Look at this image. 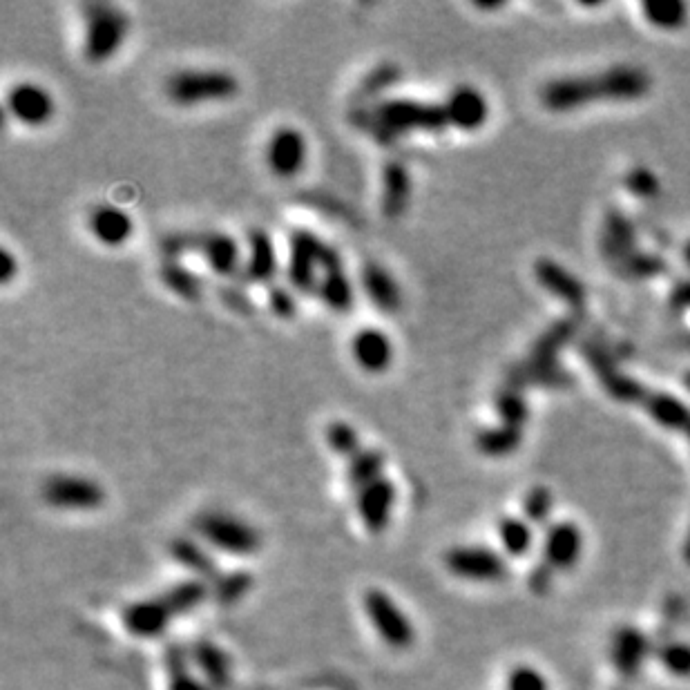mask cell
<instances>
[{
  "mask_svg": "<svg viewBox=\"0 0 690 690\" xmlns=\"http://www.w3.org/2000/svg\"><path fill=\"white\" fill-rule=\"evenodd\" d=\"M650 83L646 70L619 65L603 74L550 81L541 90V101L552 112L579 110L594 101H637L650 92Z\"/></svg>",
  "mask_w": 690,
  "mask_h": 690,
  "instance_id": "obj_1",
  "label": "cell"
},
{
  "mask_svg": "<svg viewBox=\"0 0 690 690\" xmlns=\"http://www.w3.org/2000/svg\"><path fill=\"white\" fill-rule=\"evenodd\" d=\"M353 121L367 130L382 146H391L411 132H443L452 128L443 103H425L416 99H385L369 110H358Z\"/></svg>",
  "mask_w": 690,
  "mask_h": 690,
  "instance_id": "obj_2",
  "label": "cell"
},
{
  "mask_svg": "<svg viewBox=\"0 0 690 690\" xmlns=\"http://www.w3.org/2000/svg\"><path fill=\"white\" fill-rule=\"evenodd\" d=\"M338 266H342V257L331 244L313 235L311 230H293L286 275L297 293L318 295L322 275Z\"/></svg>",
  "mask_w": 690,
  "mask_h": 690,
  "instance_id": "obj_3",
  "label": "cell"
},
{
  "mask_svg": "<svg viewBox=\"0 0 690 690\" xmlns=\"http://www.w3.org/2000/svg\"><path fill=\"white\" fill-rule=\"evenodd\" d=\"M83 56L92 65L110 61L126 43L130 32V16L121 7L110 3L83 5Z\"/></svg>",
  "mask_w": 690,
  "mask_h": 690,
  "instance_id": "obj_4",
  "label": "cell"
},
{
  "mask_svg": "<svg viewBox=\"0 0 690 690\" xmlns=\"http://www.w3.org/2000/svg\"><path fill=\"white\" fill-rule=\"evenodd\" d=\"M161 253L166 260H179L181 255L197 253L204 257L208 268L222 277L242 273V253L237 242L224 233H175L161 239Z\"/></svg>",
  "mask_w": 690,
  "mask_h": 690,
  "instance_id": "obj_5",
  "label": "cell"
},
{
  "mask_svg": "<svg viewBox=\"0 0 690 690\" xmlns=\"http://www.w3.org/2000/svg\"><path fill=\"white\" fill-rule=\"evenodd\" d=\"M239 81L226 70H181L166 81V97L179 108L235 99Z\"/></svg>",
  "mask_w": 690,
  "mask_h": 690,
  "instance_id": "obj_6",
  "label": "cell"
},
{
  "mask_svg": "<svg viewBox=\"0 0 690 690\" xmlns=\"http://www.w3.org/2000/svg\"><path fill=\"white\" fill-rule=\"evenodd\" d=\"M195 530L201 539L217 550L235 557H251L262 545V536L251 523L224 512H204L195 519Z\"/></svg>",
  "mask_w": 690,
  "mask_h": 690,
  "instance_id": "obj_7",
  "label": "cell"
},
{
  "mask_svg": "<svg viewBox=\"0 0 690 690\" xmlns=\"http://www.w3.org/2000/svg\"><path fill=\"white\" fill-rule=\"evenodd\" d=\"M43 501L65 512H92L105 503L103 487L88 476L54 474L41 487Z\"/></svg>",
  "mask_w": 690,
  "mask_h": 690,
  "instance_id": "obj_8",
  "label": "cell"
},
{
  "mask_svg": "<svg viewBox=\"0 0 690 690\" xmlns=\"http://www.w3.org/2000/svg\"><path fill=\"white\" fill-rule=\"evenodd\" d=\"M364 610H367V617L373 628H376L380 639L385 641L389 648L407 650L414 646V624H411L405 612L400 610L398 603L391 599L385 590H367V594H364Z\"/></svg>",
  "mask_w": 690,
  "mask_h": 690,
  "instance_id": "obj_9",
  "label": "cell"
},
{
  "mask_svg": "<svg viewBox=\"0 0 690 690\" xmlns=\"http://www.w3.org/2000/svg\"><path fill=\"white\" fill-rule=\"evenodd\" d=\"M447 570L458 579L494 583L507 577L505 559L485 545H458L445 552L443 557Z\"/></svg>",
  "mask_w": 690,
  "mask_h": 690,
  "instance_id": "obj_10",
  "label": "cell"
},
{
  "mask_svg": "<svg viewBox=\"0 0 690 690\" xmlns=\"http://www.w3.org/2000/svg\"><path fill=\"white\" fill-rule=\"evenodd\" d=\"M7 110L18 123H23V126L41 128L45 123L52 121L56 103L52 94L47 92L43 85H38L34 81H23L9 90Z\"/></svg>",
  "mask_w": 690,
  "mask_h": 690,
  "instance_id": "obj_11",
  "label": "cell"
},
{
  "mask_svg": "<svg viewBox=\"0 0 690 690\" xmlns=\"http://www.w3.org/2000/svg\"><path fill=\"white\" fill-rule=\"evenodd\" d=\"M306 157H309V146L300 130L280 128L273 132L266 146V166L280 179H291L300 175Z\"/></svg>",
  "mask_w": 690,
  "mask_h": 690,
  "instance_id": "obj_12",
  "label": "cell"
},
{
  "mask_svg": "<svg viewBox=\"0 0 690 690\" xmlns=\"http://www.w3.org/2000/svg\"><path fill=\"white\" fill-rule=\"evenodd\" d=\"M396 494V485L387 476L356 492V510L371 534H380L389 525L391 510L396 505Z\"/></svg>",
  "mask_w": 690,
  "mask_h": 690,
  "instance_id": "obj_13",
  "label": "cell"
},
{
  "mask_svg": "<svg viewBox=\"0 0 690 690\" xmlns=\"http://www.w3.org/2000/svg\"><path fill=\"white\" fill-rule=\"evenodd\" d=\"M445 108L452 128L463 132L481 130L487 119H490V103H487L485 94L478 92L474 85H458L445 99Z\"/></svg>",
  "mask_w": 690,
  "mask_h": 690,
  "instance_id": "obj_14",
  "label": "cell"
},
{
  "mask_svg": "<svg viewBox=\"0 0 690 690\" xmlns=\"http://www.w3.org/2000/svg\"><path fill=\"white\" fill-rule=\"evenodd\" d=\"M351 356L362 371L382 373L394 362V344L382 329L364 327L353 335Z\"/></svg>",
  "mask_w": 690,
  "mask_h": 690,
  "instance_id": "obj_15",
  "label": "cell"
},
{
  "mask_svg": "<svg viewBox=\"0 0 690 690\" xmlns=\"http://www.w3.org/2000/svg\"><path fill=\"white\" fill-rule=\"evenodd\" d=\"M172 619H175V615H172L164 597L134 601L123 610V626L134 637H159L161 632H166Z\"/></svg>",
  "mask_w": 690,
  "mask_h": 690,
  "instance_id": "obj_16",
  "label": "cell"
},
{
  "mask_svg": "<svg viewBox=\"0 0 690 690\" xmlns=\"http://www.w3.org/2000/svg\"><path fill=\"white\" fill-rule=\"evenodd\" d=\"M277 275V253L271 235L262 228L248 233V257L239 280L246 284H271Z\"/></svg>",
  "mask_w": 690,
  "mask_h": 690,
  "instance_id": "obj_17",
  "label": "cell"
},
{
  "mask_svg": "<svg viewBox=\"0 0 690 690\" xmlns=\"http://www.w3.org/2000/svg\"><path fill=\"white\" fill-rule=\"evenodd\" d=\"M88 228L92 237L108 248H119L130 242V237L134 233L130 215L126 210L112 204L94 206L88 215Z\"/></svg>",
  "mask_w": 690,
  "mask_h": 690,
  "instance_id": "obj_18",
  "label": "cell"
},
{
  "mask_svg": "<svg viewBox=\"0 0 690 690\" xmlns=\"http://www.w3.org/2000/svg\"><path fill=\"white\" fill-rule=\"evenodd\" d=\"M583 550V534L574 523H557L548 530L543 543L545 565L552 570H568L577 565Z\"/></svg>",
  "mask_w": 690,
  "mask_h": 690,
  "instance_id": "obj_19",
  "label": "cell"
},
{
  "mask_svg": "<svg viewBox=\"0 0 690 690\" xmlns=\"http://www.w3.org/2000/svg\"><path fill=\"white\" fill-rule=\"evenodd\" d=\"M362 289L367 293L371 304L376 306L380 313L394 315L402 306V291L398 282L394 280L387 268H382L376 262H367L362 266Z\"/></svg>",
  "mask_w": 690,
  "mask_h": 690,
  "instance_id": "obj_20",
  "label": "cell"
},
{
  "mask_svg": "<svg viewBox=\"0 0 690 690\" xmlns=\"http://www.w3.org/2000/svg\"><path fill=\"white\" fill-rule=\"evenodd\" d=\"M411 197V177L400 161L391 159L382 168V199L380 208L387 219H400L405 215Z\"/></svg>",
  "mask_w": 690,
  "mask_h": 690,
  "instance_id": "obj_21",
  "label": "cell"
},
{
  "mask_svg": "<svg viewBox=\"0 0 690 690\" xmlns=\"http://www.w3.org/2000/svg\"><path fill=\"white\" fill-rule=\"evenodd\" d=\"M534 277L541 282V286L548 293L561 297L572 306H581L586 302V286L581 284L579 277L565 271L561 264L554 260H539L534 264Z\"/></svg>",
  "mask_w": 690,
  "mask_h": 690,
  "instance_id": "obj_22",
  "label": "cell"
},
{
  "mask_svg": "<svg viewBox=\"0 0 690 690\" xmlns=\"http://www.w3.org/2000/svg\"><path fill=\"white\" fill-rule=\"evenodd\" d=\"M650 653L648 637L635 628H621L612 637L610 655L621 675H637Z\"/></svg>",
  "mask_w": 690,
  "mask_h": 690,
  "instance_id": "obj_23",
  "label": "cell"
},
{
  "mask_svg": "<svg viewBox=\"0 0 690 690\" xmlns=\"http://www.w3.org/2000/svg\"><path fill=\"white\" fill-rule=\"evenodd\" d=\"M650 416H653L659 425H664L673 431H682L690 438V409L682 400H677L668 394H655V391H646L644 400L639 402Z\"/></svg>",
  "mask_w": 690,
  "mask_h": 690,
  "instance_id": "obj_24",
  "label": "cell"
},
{
  "mask_svg": "<svg viewBox=\"0 0 690 690\" xmlns=\"http://www.w3.org/2000/svg\"><path fill=\"white\" fill-rule=\"evenodd\" d=\"M193 659L201 673L208 679V686L215 690H226L230 686V659L213 641H195Z\"/></svg>",
  "mask_w": 690,
  "mask_h": 690,
  "instance_id": "obj_25",
  "label": "cell"
},
{
  "mask_svg": "<svg viewBox=\"0 0 690 690\" xmlns=\"http://www.w3.org/2000/svg\"><path fill=\"white\" fill-rule=\"evenodd\" d=\"M170 554L179 565H184L186 570L195 572L201 581L215 583L219 577H222L217 561L210 557V554H206V550L195 541L175 539L170 543Z\"/></svg>",
  "mask_w": 690,
  "mask_h": 690,
  "instance_id": "obj_26",
  "label": "cell"
},
{
  "mask_svg": "<svg viewBox=\"0 0 690 690\" xmlns=\"http://www.w3.org/2000/svg\"><path fill=\"white\" fill-rule=\"evenodd\" d=\"M159 280L164 282L170 293H175L181 300L195 302L204 293V282L201 277L181 264L179 260H164L159 266Z\"/></svg>",
  "mask_w": 690,
  "mask_h": 690,
  "instance_id": "obj_27",
  "label": "cell"
},
{
  "mask_svg": "<svg viewBox=\"0 0 690 690\" xmlns=\"http://www.w3.org/2000/svg\"><path fill=\"white\" fill-rule=\"evenodd\" d=\"M635 251V228L624 215L612 213L606 219V233H603V253L612 262L621 264Z\"/></svg>",
  "mask_w": 690,
  "mask_h": 690,
  "instance_id": "obj_28",
  "label": "cell"
},
{
  "mask_svg": "<svg viewBox=\"0 0 690 690\" xmlns=\"http://www.w3.org/2000/svg\"><path fill=\"white\" fill-rule=\"evenodd\" d=\"M521 440H523V429L498 425V427H487L478 431L474 443L483 456L503 458V456L514 454L516 449L521 447Z\"/></svg>",
  "mask_w": 690,
  "mask_h": 690,
  "instance_id": "obj_29",
  "label": "cell"
},
{
  "mask_svg": "<svg viewBox=\"0 0 690 690\" xmlns=\"http://www.w3.org/2000/svg\"><path fill=\"white\" fill-rule=\"evenodd\" d=\"M318 297L329 306L333 313H349L353 309V286L344 266L331 268L322 275Z\"/></svg>",
  "mask_w": 690,
  "mask_h": 690,
  "instance_id": "obj_30",
  "label": "cell"
},
{
  "mask_svg": "<svg viewBox=\"0 0 690 690\" xmlns=\"http://www.w3.org/2000/svg\"><path fill=\"white\" fill-rule=\"evenodd\" d=\"M382 476H385V454L380 449L364 447L360 454L349 460L347 481L353 492H360L362 487L376 483Z\"/></svg>",
  "mask_w": 690,
  "mask_h": 690,
  "instance_id": "obj_31",
  "label": "cell"
},
{
  "mask_svg": "<svg viewBox=\"0 0 690 690\" xmlns=\"http://www.w3.org/2000/svg\"><path fill=\"white\" fill-rule=\"evenodd\" d=\"M208 583L201 581V579H188V581H181L177 586H172L170 590H166L161 597L168 603V608L172 610V615L181 617V615H188V612H193L199 603H204L208 599Z\"/></svg>",
  "mask_w": 690,
  "mask_h": 690,
  "instance_id": "obj_32",
  "label": "cell"
},
{
  "mask_svg": "<svg viewBox=\"0 0 690 690\" xmlns=\"http://www.w3.org/2000/svg\"><path fill=\"white\" fill-rule=\"evenodd\" d=\"M494 407H496L498 418H501V425H507V427L523 429L527 416H530L523 389L514 385H505L501 391H498Z\"/></svg>",
  "mask_w": 690,
  "mask_h": 690,
  "instance_id": "obj_33",
  "label": "cell"
},
{
  "mask_svg": "<svg viewBox=\"0 0 690 690\" xmlns=\"http://www.w3.org/2000/svg\"><path fill=\"white\" fill-rule=\"evenodd\" d=\"M644 14L648 23H653L661 30H679L688 23V5L679 0H655V3H644Z\"/></svg>",
  "mask_w": 690,
  "mask_h": 690,
  "instance_id": "obj_34",
  "label": "cell"
},
{
  "mask_svg": "<svg viewBox=\"0 0 690 690\" xmlns=\"http://www.w3.org/2000/svg\"><path fill=\"white\" fill-rule=\"evenodd\" d=\"M498 539H501L510 557H525L532 548L530 525L521 519H514V516H507V519L498 523Z\"/></svg>",
  "mask_w": 690,
  "mask_h": 690,
  "instance_id": "obj_35",
  "label": "cell"
},
{
  "mask_svg": "<svg viewBox=\"0 0 690 690\" xmlns=\"http://www.w3.org/2000/svg\"><path fill=\"white\" fill-rule=\"evenodd\" d=\"M253 583V574L246 570L222 574V577L213 583V597L217 599V603H222V606H233V603L244 599L246 594L251 592Z\"/></svg>",
  "mask_w": 690,
  "mask_h": 690,
  "instance_id": "obj_36",
  "label": "cell"
},
{
  "mask_svg": "<svg viewBox=\"0 0 690 690\" xmlns=\"http://www.w3.org/2000/svg\"><path fill=\"white\" fill-rule=\"evenodd\" d=\"M324 438H327V445L331 447L333 454L347 460H351L364 449L358 431L353 429V425L344 423V420H333V423H329L327 431H324Z\"/></svg>",
  "mask_w": 690,
  "mask_h": 690,
  "instance_id": "obj_37",
  "label": "cell"
},
{
  "mask_svg": "<svg viewBox=\"0 0 690 690\" xmlns=\"http://www.w3.org/2000/svg\"><path fill=\"white\" fill-rule=\"evenodd\" d=\"M166 666H168V673H170V686H168L170 690H210V686H206L204 682H199L197 677L188 673L184 650L170 648L168 655H166Z\"/></svg>",
  "mask_w": 690,
  "mask_h": 690,
  "instance_id": "obj_38",
  "label": "cell"
},
{
  "mask_svg": "<svg viewBox=\"0 0 690 690\" xmlns=\"http://www.w3.org/2000/svg\"><path fill=\"white\" fill-rule=\"evenodd\" d=\"M659 664L664 666L668 673L677 677H690V646L682 644V641H670L659 648Z\"/></svg>",
  "mask_w": 690,
  "mask_h": 690,
  "instance_id": "obj_39",
  "label": "cell"
},
{
  "mask_svg": "<svg viewBox=\"0 0 690 690\" xmlns=\"http://www.w3.org/2000/svg\"><path fill=\"white\" fill-rule=\"evenodd\" d=\"M398 81H400V67L391 63H382L376 67V70H371L367 76H364V81L360 83L358 97H376L378 92L391 88V85H396Z\"/></svg>",
  "mask_w": 690,
  "mask_h": 690,
  "instance_id": "obj_40",
  "label": "cell"
},
{
  "mask_svg": "<svg viewBox=\"0 0 690 690\" xmlns=\"http://www.w3.org/2000/svg\"><path fill=\"white\" fill-rule=\"evenodd\" d=\"M552 505H554V496L548 490V487L543 485H536L532 487L530 492H527L525 501H523V512L527 519L536 525H543L545 521L550 519V512H552Z\"/></svg>",
  "mask_w": 690,
  "mask_h": 690,
  "instance_id": "obj_41",
  "label": "cell"
},
{
  "mask_svg": "<svg viewBox=\"0 0 690 690\" xmlns=\"http://www.w3.org/2000/svg\"><path fill=\"white\" fill-rule=\"evenodd\" d=\"M507 690H550L545 677L532 666H516L507 675Z\"/></svg>",
  "mask_w": 690,
  "mask_h": 690,
  "instance_id": "obj_42",
  "label": "cell"
},
{
  "mask_svg": "<svg viewBox=\"0 0 690 690\" xmlns=\"http://www.w3.org/2000/svg\"><path fill=\"white\" fill-rule=\"evenodd\" d=\"M619 266L624 268V275L628 277H650V275H657L659 271H664V262H659L657 257H648L639 253H632L628 260H624Z\"/></svg>",
  "mask_w": 690,
  "mask_h": 690,
  "instance_id": "obj_43",
  "label": "cell"
},
{
  "mask_svg": "<svg viewBox=\"0 0 690 690\" xmlns=\"http://www.w3.org/2000/svg\"><path fill=\"white\" fill-rule=\"evenodd\" d=\"M268 304H271V311L277 318L282 320H291L297 311L295 297L286 286H271V291H268Z\"/></svg>",
  "mask_w": 690,
  "mask_h": 690,
  "instance_id": "obj_44",
  "label": "cell"
},
{
  "mask_svg": "<svg viewBox=\"0 0 690 690\" xmlns=\"http://www.w3.org/2000/svg\"><path fill=\"white\" fill-rule=\"evenodd\" d=\"M628 188L632 190V193L650 197V195H655L657 190H659V181L655 179V175H650L648 170L639 168V170L630 172V175H628Z\"/></svg>",
  "mask_w": 690,
  "mask_h": 690,
  "instance_id": "obj_45",
  "label": "cell"
},
{
  "mask_svg": "<svg viewBox=\"0 0 690 690\" xmlns=\"http://www.w3.org/2000/svg\"><path fill=\"white\" fill-rule=\"evenodd\" d=\"M222 297H224V302L230 306V309L242 311V313L251 311V302H248V297H244L237 289H233V291H224Z\"/></svg>",
  "mask_w": 690,
  "mask_h": 690,
  "instance_id": "obj_46",
  "label": "cell"
},
{
  "mask_svg": "<svg viewBox=\"0 0 690 690\" xmlns=\"http://www.w3.org/2000/svg\"><path fill=\"white\" fill-rule=\"evenodd\" d=\"M552 568H541L539 572H536L534 570V574H532V579H530V586H532V590L534 592H539V594H543L545 590H548L550 588V583H552Z\"/></svg>",
  "mask_w": 690,
  "mask_h": 690,
  "instance_id": "obj_47",
  "label": "cell"
},
{
  "mask_svg": "<svg viewBox=\"0 0 690 690\" xmlns=\"http://www.w3.org/2000/svg\"><path fill=\"white\" fill-rule=\"evenodd\" d=\"M0 262H3V271H0V280H3V284L12 282V277H14V273H16V260H14V255L7 251V248H3V253H0Z\"/></svg>",
  "mask_w": 690,
  "mask_h": 690,
  "instance_id": "obj_48",
  "label": "cell"
},
{
  "mask_svg": "<svg viewBox=\"0 0 690 690\" xmlns=\"http://www.w3.org/2000/svg\"><path fill=\"white\" fill-rule=\"evenodd\" d=\"M670 302H673L677 309H690V282L679 284L677 289L673 291V297H670Z\"/></svg>",
  "mask_w": 690,
  "mask_h": 690,
  "instance_id": "obj_49",
  "label": "cell"
},
{
  "mask_svg": "<svg viewBox=\"0 0 690 690\" xmlns=\"http://www.w3.org/2000/svg\"><path fill=\"white\" fill-rule=\"evenodd\" d=\"M684 557L690 563V532H688V539H686V545H684Z\"/></svg>",
  "mask_w": 690,
  "mask_h": 690,
  "instance_id": "obj_50",
  "label": "cell"
},
{
  "mask_svg": "<svg viewBox=\"0 0 690 690\" xmlns=\"http://www.w3.org/2000/svg\"><path fill=\"white\" fill-rule=\"evenodd\" d=\"M686 262H688V264H690V244H688V246H686Z\"/></svg>",
  "mask_w": 690,
  "mask_h": 690,
  "instance_id": "obj_51",
  "label": "cell"
},
{
  "mask_svg": "<svg viewBox=\"0 0 690 690\" xmlns=\"http://www.w3.org/2000/svg\"><path fill=\"white\" fill-rule=\"evenodd\" d=\"M684 385H686V387H688V389H690V373H688V376H686V378H684Z\"/></svg>",
  "mask_w": 690,
  "mask_h": 690,
  "instance_id": "obj_52",
  "label": "cell"
}]
</instances>
